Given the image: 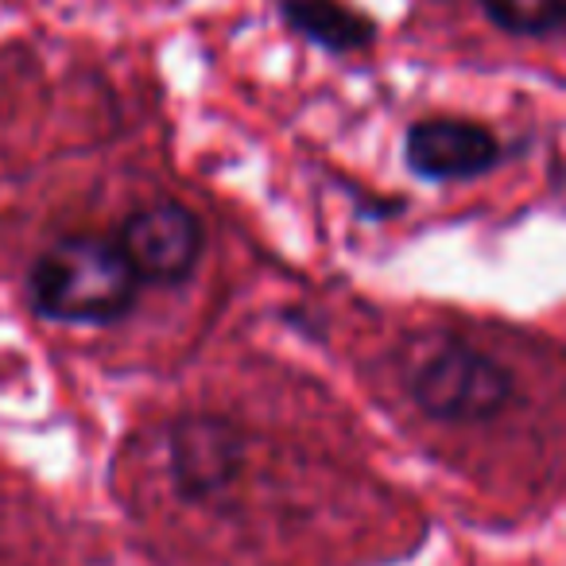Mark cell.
<instances>
[{"label": "cell", "instance_id": "3957f363", "mask_svg": "<svg viewBox=\"0 0 566 566\" xmlns=\"http://www.w3.org/2000/svg\"><path fill=\"white\" fill-rule=\"evenodd\" d=\"M117 244L140 283H182L202 256V221L182 202L159 198L128 213Z\"/></svg>", "mask_w": 566, "mask_h": 566}, {"label": "cell", "instance_id": "277c9868", "mask_svg": "<svg viewBox=\"0 0 566 566\" xmlns=\"http://www.w3.org/2000/svg\"><path fill=\"white\" fill-rule=\"evenodd\" d=\"M403 159L427 182L481 179L501 164V140L465 117H427L403 133Z\"/></svg>", "mask_w": 566, "mask_h": 566}, {"label": "cell", "instance_id": "8992f818", "mask_svg": "<svg viewBox=\"0 0 566 566\" xmlns=\"http://www.w3.org/2000/svg\"><path fill=\"white\" fill-rule=\"evenodd\" d=\"M280 12L292 32L331 55H349L377 40V24L342 0H280Z\"/></svg>", "mask_w": 566, "mask_h": 566}, {"label": "cell", "instance_id": "6da1fadb", "mask_svg": "<svg viewBox=\"0 0 566 566\" xmlns=\"http://www.w3.org/2000/svg\"><path fill=\"white\" fill-rule=\"evenodd\" d=\"M140 292V275L113 237L66 233L35 256L28 300L40 318L66 326H109L125 318Z\"/></svg>", "mask_w": 566, "mask_h": 566}, {"label": "cell", "instance_id": "52a82bcc", "mask_svg": "<svg viewBox=\"0 0 566 566\" xmlns=\"http://www.w3.org/2000/svg\"><path fill=\"white\" fill-rule=\"evenodd\" d=\"M481 9L512 35H547L566 24V0H481Z\"/></svg>", "mask_w": 566, "mask_h": 566}, {"label": "cell", "instance_id": "5b68a950", "mask_svg": "<svg viewBox=\"0 0 566 566\" xmlns=\"http://www.w3.org/2000/svg\"><path fill=\"white\" fill-rule=\"evenodd\" d=\"M244 439L226 419L190 416L171 427V478L187 501H213L237 481Z\"/></svg>", "mask_w": 566, "mask_h": 566}, {"label": "cell", "instance_id": "7a4b0ae2", "mask_svg": "<svg viewBox=\"0 0 566 566\" xmlns=\"http://www.w3.org/2000/svg\"><path fill=\"white\" fill-rule=\"evenodd\" d=\"M408 396L442 423H485L501 416L512 400V377L478 349L462 342L434 338L416 349L403 369Z\"/></svg>", "mask_w": 566, "mask_h": 566}]
</instances>
